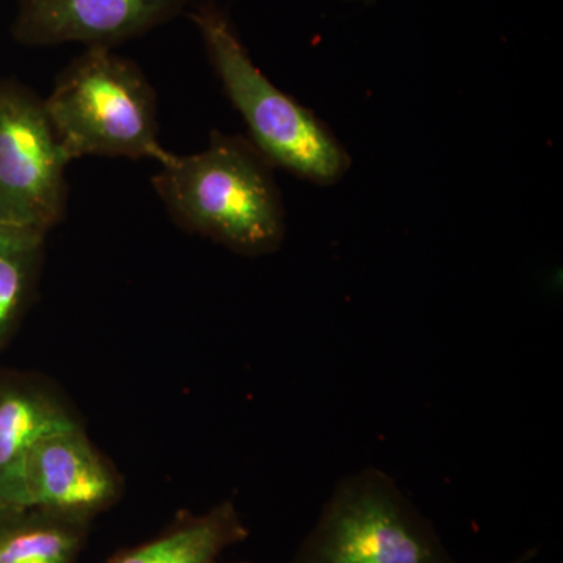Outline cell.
<instances>
[{
	"instance_id": "obj_1",
	"label": "cell",
	"mask_w": 563,
	"mask_h": 563,
	"mask_svg": "<svg viewBox=\"0 0 563 563\" xmlns=\"http://www.w3.org/2000/svg\"><path fill=\"white\" fill-rule=\"evenodd\" d=\"M152 187L177 225L236 254L261 257L284 243L274 166L243 136L211 132L206 150L162 163Z\"/></svg>"
},
{
	"instance_id": "obj_2",
	"label": "cell",
	"mask_w": 563,
	"mask_h": 563,
	"mask_svg": "<svg viewBox=\"0 0 563 563\" xmlns=\"http://www.w3.org/2000/svg\"><path fill=\"white\" fill-rule=\"evenodd\" d=\"M190 20L222 90L242 114L247 140L263 157L318 187L339 184L351 169L350 152L312 110L277 88L252 62L229 14L214 0H201Z\"/></svg>"
},
{
	"instance_id": "obj_3",
	"label": "cell",
	"mask_w": 563,
	"mask_h": 563,
	"mask_svg": "<svg viewBox=\"0 0 563 563\" xmlns=\"http://www.w3.org/2000/svg\"><path fill=\"white\" fill-rule=\"evenodd\" d=\"M70 162L88 155L168 161L161 143L157 98L135 62L107 47H87L44 99Z\"/></svg>"
},
{
	"instance_id": "obj_4",
	"label": "cell",
	"mask_w": 563,
	"mask_h": 563,
	"mask_svg": "<svg viewBox=\"0 0 563 563\" xmlns=\"http://www.w3.org/2000/svg\"><path fill=\"white\" fill-rule=\"evenodd\" d=\"M526 551L509 563L532 561ZM291 563H461L388 474L344 477Z\"/></svg>"
},
{
	"instance_id": "obj_5",
	"label": "cell",
	"mask_w": 563,
	"mask_h": 563,
	"mask_svg": "<svg viewBox=\"0 0 563 563\" xmlns=\"http://www.w3.org/2000/svg\"><path fill=\"white\" fill-rule=\"evenodd\" d=\"M69 163L44 99L0 79V225L47 233L62 222Z\"/></svg>"
},
{
	"instance_id": "obj_6",
	"label": "cell",
	"mask_w": 563,
	"mask_h": 563,
	"mask_svg": "<svg viewBox=\"0 0 563 563\" xmlns=\"http://www.w3.org/2000/svg\"><path fill=\"white\" fill-rule=\"evenodd\" d=\"M122 493L120 472L81 424L49 433L29 455L24 509L91 525L117 506Z\"/></svg>"
},
{
	"instance_id": "obj_7",
	"label": "cell",
	"mask_w": 563,
	"mask_h": 563,
	"mask_svg": "<svg viewBox=\"0 0 563 563\" xmlns=\"http://www.w3.org/2000/svg\"><path fill=\"white\" fill-rule=\"evenodd\" d=\"M188 0H18L11 36L21 46L80 43L113 49L180 16Z\"/></svg>"
},
{
	"instance_id": "obj_8",
	"label": "cell",
	"mask_w": 563,
	"mask_h": 563,
	"mask_svg": "<svg viewBox=\"0 0 563 563\" xmlns=\"http://www.w3.org/2000/svg\"><path fill=\"white\" fill-rule=\"evenodd\" d=\"M80 424L60 393L38 377L0 374V503L24 509L25 468L41 439Z\"/></svg>"
},
{
	"instance_id": "obj_9",
	"label": "cell",
	"mask_w": 563,
	"mask_h": 563,
	"mask_svg": "<svg viewBox=\"0 0 563 563\" xmlns=\"http://www.w3.org/2000/svg\"><path fill=\"white\" fill-rule=\"evenodd\" d=\"M247 533L235 504L224 501L207 512L185 515L161 536L107 563H218L222 553L244 542Z\"/></svg>"
},
{
	"instance_id": "obj_10",
	"label": "cell",
	"mask_w": 563,
	"mask_h": 563,
	"mask_svg": "<svg viewBox=\"0 0 563 563\" xmlns=\"http://www.w3.org/2000/svg\"><path fill=\"white\" fill-rule=\"evenodd\" d=\"M88 528L41 510H13L0 525V563H76Z\"/></svg>"
},
{
	"instance_id": "obj_11",
	"label": "cell",
	"mask_w": 563,
	"mask_h": 563,
	"mask_svg": "<svg viewBox=\"0 0 563 563\" xmlns=\"http://www.w3.org/2000/svg\"><path fill=\"white\" fill-rule=\"evenodd\" d=\"M46 233L0 225V354L31 306Z\"/></svg>"
},
{
	"instance_id": "obj_12",
	"label": "cell",
	"mask_w": 563,
	"mask_h": 563,
	"mask_svg": "<svg viewBox=\"0 0 563 563\" xmlns=\"http://www.w3.org/2000/svg\"><path fill=\"white\" fill-rule=\"evenodd\" d=\"M13 510L16 509H14V507H9L5 506V504L0 503V525H2L3 521H5V518L9 517V515L13 512Z\"/></svg>"
},
{
	"instance_id": "obj_13",
	"label": "cell",
	"mask_w": 563,
	"mask_h": 563,
	"mask_svg": "<svg viewBox=\"0 0 563 563\" xmlns=\"http://www.w3.org/2000/svg\"><path fill=\"white\" fill-rule=\"evenodd\" d=\"M354 2L373 3L376 2V0H354Z\"/></svg>"
},
{
	"instance_id": "obj_14",
	"label": "cell",
	"mask_w": 563,
	"mask_h": 563,
	"mask_svg": "<svg viewBox=\"0 0 563 563\" xmlns=\"http://www.w3.org/2000/svg\"><path fill=\"white\" fill-rule=\"evenodd\" d=\"M240 563H250V562H240Z\"/></svg>"
}]
</instances>
